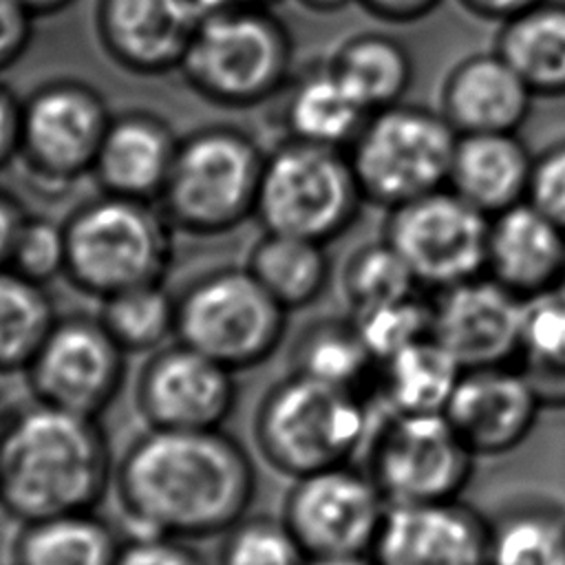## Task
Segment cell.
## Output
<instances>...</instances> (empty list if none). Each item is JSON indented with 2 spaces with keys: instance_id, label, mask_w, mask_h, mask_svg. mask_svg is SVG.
Returning a JSON list of instances; mask_svg holds the SVG:
<instances>
[{
  "instance_id": "obj_1",
  "label": "cell",
  "mask_w": 565,
  "mask_h": 565,
  "mask_svg": "<svg viewBox=\"0 0 565 565\" xmlns=\"http://www.w3.org/2000/svg\"><path fill=\"white\" fill-rule=\"evenodd\" d=\"M113 490L132 534L223 536L258 490L247 448L223 428H146L115 463Z\"/></svg>"
},
{
  "instance_id": "obj_2",
  "label": "cell",
  "mask_w": 565,
  "mask_h": 565,
  "mask_svg": "<svg viewBox=\"0 0 565 565\" xmlns=\"http://www.w3.org/2000/svg\"><path fill=\"white\" fill-rule=\"evenodd\" d=\"M99 417L33 399L9 411L0 441V508L18 523L95 510L115 481Z\"/></svg>"
},
{
  "instance_id": "obj_3",
  "label": "cell",
  "mask_w": 565,
  "mask_h": 565,
  "mask_svg": "<svg viewBox=\"0 0 565 565\" xmlns=\"http://www.w3.org/2000/svg\"><path fill=\"white\" fill-rule=\"evenodd\" d=\"M366 393L289 371L260 397L254 413V444L280 475H302L349 463L373 430Z\"/></svg>"
},
{
  "instance_id": "obj_4",
  "label": "cell",
  "mask_w": 565,
  "mask_h": 565,
  "mask_svg": "<svg viewBox=\"0 0 565 565\" xmlns=\"http://www.w3.org/2000/svg\"><path fill=\"white\" fill-rule=\"evenodd\" d=\"M179 73L221 108H252L280 97L294 77V40L267 7L203 13Z\"/></svg>"
},
{
  "instance_id": "obj_5",
  "label": "cell",
  "mask_w": 565,
  "mask_h": 565,
  "mask_svg": "<svg viewBox=\"0 0 565 565\" xmlns=\"http://www.w3.org/2000/svg\"><path fill=\"white\" fill-rule=\"evenodd\" d=\"M66 278L97 300L159 282L174 260L177 230L150 201L99 192L64 221Z\"/></svg>"
},
{
  "instance_id": "obj_6",
  "label": "cell",
  "mask_w": 565,
  "mask_h": 565,
  "mask_svg": "<svg viewBox=\"0 0 565 565\" xmlns=\"http://www.w3.org/2000/svg\"><path fill=\"white\" fill-rule=\"evenodd\" d=\"M267 150L247 130L207 124L179 139L157 201L177 232L221 236L254 218Z\"/></svg>"
},
{
  "instance_id": "obj_7",
  "label": "cell",
  "mask_w": 565,
  "mask_h": 565,
  "mask_svg": "<svg viewBox=\"0 0 565 565\" xmlns=\"http://www.w3.org/2000/svg\"><path fill=\"white\" fill-rule=\"evenodd\" d=\"M364 203L344 150L282 139L267 150L254 218L263 232L327 245L355 223Z\"/></svg>"
},
{
  "instance_id": "obj_8",
  "label": "cell",
  "mask_w": 565,
  "mask_h": 565,
  "mask_svg": "<svg viewBox=\"0 0 565 565\" xmlns=\"http://www.w3.org/2000/svg\"><path fill=\"white\" fill-rule=\"evenodd\" d=\"M287 318L289 311L245 265L218 267L177 294L174 340L241 373L278 351Z\"/></svg>"
},
{
  "instance_id": "obj_9",
  "label": "cell",
  "mask_w": 565,
  "mask_h": 565,
  "mask_svg": "<svg viewBox=\"0 0 565 565\" xmlns=\"http://www.w3.org/2000/svg\"><path fill=\"white\" fill-rule=\"evenodd\" d=\"M455 141L439 110L399 102L373 110L344 152L364 201L388 212L446 188Z\"/></svg>"
},
{
  "instance_id": "obj_10",
  "label": "cell",
  "mask_w": 565,
  "mask_h": 565,
  "mask_svg": "<svg viewBox=\"0 0 565 565\" xmlns=\"http://www.w3.org/2000/svg\"><path fill=\"white\" fill-rule=\"evenodd\" d=\"M364 450L388 505L459 499L477 461L444 413H380Z\"/></svg>"
},
{
  "instance_id": "obj_11",
  "label": "cell",
  "mask_w": 565,
  "mask_h": 565,
  "mask_svg": "<svg viewBox=\"0 0 565 565\" xmlns=\"http://www.w3.org/2000/svg\"><path fill=\"white\" fill-rule=\"evenodd\" d=\"M113 119L106 97L79 77H53L22 97L18 161L31 183L46 192H66L93 172L106 128Z\"/></svg>"
},
{
  "instance_id": "obj_12",
  "label": "cell",
  "mask_w": 565,
  "mask_h": 565,
  "mask_svg": "<svg viewBox=\"0 0 565 565\" xmlns=\"http://www.w3.org/2000/svg\"><path fill=\"white\" fill-rule=\"evenodd\" d=\"M490 218L450 188L386 212L382 238L404 258L419 289L439 291L486 274Z\"/></svg>"
},
{
  "instance_id": "obj_13",
  "label": "cell",
  "mask_w": 565,
  "mask_h": 565,
  "mask_svg": "<svg viewBox=\"0 0 565 565\" xmlns=\"http://www.w3.org/2000/svg\"><path fill=\"white\" fill-rule=\"evenodd\" d=\"M386 510L371 475L349 461L294 479L280 516L309 558H369Z\"/></svg>"
},
{
  "instance_id": "obj_14",
  "label": "cell",
  "mask_w": 565,
  "mask_h": 565,
  "mask_svg": "<svg viewBox=\"0 0 565 565\" xmlns=\"http://www.w3.org/2000/svg\"><path fill=\"white\" fill-rule=\"evenodd\" d=\"M126 355L97 313L57 316L24 377L33 399L102 417L126 382Z\"/></svg>"
},
{
  "instance_id": "obj_15",
  "label": "cell",
  "mask_w": 565,
  "mask_h": 565,
  "mask_svg": "<svg viewBox=\"0 0 565 565\" xmlns=\"http://www.w3.org/2000/svg\"><path fill=\"white\" fill-rule=\"evenodd\" d=\"M236 402V373L179 340L152 351L135 384V404L148 428L216 430Z\"/></svg>"
},
{
  "instance_id": "obj_16",
  "label": "cell",
  "mask_w": 565,
  "mask_h": 565,
  "mask_svg": "<svg viewBox=\"0 0 565 565\" xmlns=\"http://www.w3.org/2000/svg\"><path fill=\"white\" fill-rule=\"evenodd\" d=\"M433 302V338L466 369L512 364L525 300L488 274L439 289Z\"/></svg>"
},
{
  "instance_id": "obj_17",
  "label": "cell",
  "mask_w": 565,
  "mask_h": 565,
  "mask_svg": "<svg viewBox=\"0 0 565 565\" xmlns=\"http://www.w3.org/2000/svg\"><path fill=\"white\" fill-rule=\"evenodd\" d=\"M490 523L461 499L388 505L371 565H490Z\"/></svg>"
},
{
  "instance_id": "obj_18",
  "label": "cell",
  "mask_w": 565,
  "mask_h": 565,
  "mask_svg": "<svg viewBox=\"0 0 565 565\" xmlns=\"http://www.w3.org/2000/svg\"><path fill=\"white\" fill-rule=\"evenodd\" d=\"M201 18L194 0H97L93 22L113 64L154 77L179 71Z\"/></svg>"
},
{
  "instance_id": "obj_19",
  "label": "cell",
  "mask_w": 565,
  "mask_h": 565,
  "mask_svg": "<svg viewBox=\"0 0 565 565\" xmlns=\"http://www.w3.org/2000/svg\"><path fill=\"white\" fill-rule=\"evenodd\" d=\"M543 404L514 364L461 371L444 415L477 457L519 448L536 426Z\"/></svg>"
},
{
  "instance_id": "obj_20",
  "label": "cell",
  "mask_w": 565,
  "mask_h": 565,
  "mask_svg": "<svg viewBox=\"0 0 565 565\" xmlns=\"http://www.w3.org/2000/svg\"><path fill=\"white\" fill-rule=\"evenodd\" d=\"M179 139L170 121L159 113L146 108L113 113L90 177L99 192L157 203Z\"/></svg>"
},
{
  "instance_id": "obj_21",
  "label": "cell",
  "mask_w": 565,
  "mask_h": 565,
  "mask_svg": "<svg viewBox=\"0 0 565 565\" xmlns=\"http://www.w3.org/2000/svg\"><path fill=\"white\" fill-rule=\"evenodd\" d=\"M565 271V232L523 201L488 225L486 274L530 302L558 289Z\"/></svg>"
},
{
  "instance_id": "obj_22",
  "label": "cell",
  "mask_w": 565,
  "mask_h": 565,
  "mask_svg": "<svg viewBox=\"0 0 565 565\" xmlns=\"http://www.w3.org/2000/svg\"><path fill=\"white\" fill-rule=\"evenodd\" d=\"M536 95L492 49L459 60L439 88V113L457 135L519 132Z\"/></svg>"
},
{
  "instance_id": "obj_23",
  "label": "cell",
  "mask_w": 565,
  "mask_h": 565,
  "mask_svg": "<svg viewBox=\"0 0 565 565\" xmlns=\"http://www.w3.org/2000/svg\"><path fill=\"white\" fill-rule=\"evenodd\" d=\"M534 157L519 132L457 135L446 188L492 218L527 201Z\"/></svg>"
},
{
  "instance_id": "obj_24",
  "label": "cell",
  "mask_w": 565,
  "mask_h": 565,
  "mask_svg": "<svg viewBox=\"0 0 565 565\" xmlns=\"http://www.w3.org/2000/svg\"><path fill=\"white\" fill-rule=\"evenodd\" d=\"M280 97L285 139L327 148L347 150L371 115L347 90L327 62L313 64L300 75L294 73Z\"/></svg>"
},
{
  "instance_id": "obj_25",
  "label": "cell",
  "mask_w": 565,
  "mask_h": 565,
  "mask_svg": "<svg viewBox=\"0 0 565 565\" xmlns=\"http://www.w3.org/2000/svg\"><path fill=\"white\" fill-rule=\"evenodd\" d=\"M494 51L536 97H565V0H541L499 22Z\"/></svg>"
},
{
  "instance_id": "obj_26",
  "label": "cell",
  "mask_w": 565,
  "mask_h": 565,
  "mask_svg": "<svg viewBox=\"0 0 565 565\" xmlns=\"http://www.w3.org/2000/svg\"><path fill=\"white\" fill-rule=\"evenodd\" d=\"M327 64L366 113L404 102L415 79L408 44L384 31L349 35Z\"/></svg>"
},
{
  "instance_id": "obj_27",
  "label": "cell",
  "mask_w": 565,
  "mask_h": 565,
  "mask_svg": "<svg viewBox=\"0 0 565 565\" xmlns=\"http://www.w3.org/2000/svg\"><path fill=\"white\" fill-rule=\"evenodd\" d=\"M461 371L459 362L428 335L382 360L373 388L382 413H444Z\"/></svg>"
},
{
  "instance_id": "obj_28",
  "label": "cell",
  "mask_w": 565,
  "mask_h": 565,
  "mask_svg": "<svg viewBox=\"0 0 565 565\" xmlns=\"http://www.w3.org/2000/svg\"><path fill=\"white\" fill-rule=\"evenodd\" d=\"M121 539L95 510L20 523L13 565H115Z\"/></svg>"
},
{
  "instance_id": "obj_29",
  "label": "cell",
  "mask_w": 565,
  "mask_h": 565,
  "mask_svg": "<svg viewBox=\"0 0 565 565\" xmlns=\"http://www.w3.org/2000/svg\"><path fill=\"white\" fill-rule=\"evenodd\" d=\"M245 267L289 313L320 300L331 280L327 245L274 232L260 234Z\"/></svg>"
},
{
  "instance_id": "obj_30",
  "label": "cell",
  "mask_w": 565,
  "mask_h": 565,
  "mask_svg": "<svg viewBox=\"0 0 565 565\" xmlns=\"http://www.w3.org/2000/svg\"><path fill=\"white\" fill-rule=\"evenodd\" d=\"M291 371L327 384L366 393L377 360L349 318H322L305 327L291 349Z\"/></svg>"
},
{
  "instance_id": "obj_31",
  "label": "cell",
  "mask_w": 565,
  "mask_h": 565,
  "mask_svg": "<svg viewBox=\"0 0 565 565\" xmlns=\"http://www.w3.org/2000/svg\"><path fill=\"white\" fill-rule=\"evenodd\" d=\"M512 364L532 384L543 406L565 408V296L561 291L525 305Z\"/></svg>"
},
{
  "instance_id": "obj_32",
  "label": "cell",
  "mask_w": 565,
  "mask_h": 565,
  "mask_svg": "<svg viewBox=\"0 0 565 565\" xmlns=\"http://www.w3.org/2000/svg\"><path fill=\"white\" fill-rule=\"evenodd\" d=\"M490 523V565H565V510L525 501L501 510Z\"/></svg>"
},
{
  "instance_id": "obj_33",
  "label": "cell",
  "mask_w": 565,
  "mask_h": 565,
  "mask_svg": "<svg viewBox=\"0 0 565 565\" xmlns=\"http://www.w3.org/2000/svg\"><path fill=\"white\" fill-rule=\"evenodd\" d=\"M57 316L44 285L0 269V375L26 373Z\"/></svg>"
},
{
  "instance_id": "obj_34",
  "label": "cell",
  "mask_w": 565,
  "mask_h": 565,
  "mask_svg": "<svg viewBox=\"0 0 565 565\" xmlns=\"http://www.w3.org/2000/svg\"><path fill=\"white\" fill-rule=\"evenodd\" d=\"M99 322L126 353H152L177 329V294L163 280L137 285L99 300Z\"/></svg>"
},
{
  "instance_id": "obj_35",
  "label": "cell",
  "mask_w": 565,
  "mask_h": 565,
  "mask_svg": "<svg viewBox=\"0 0 565 565\" xmlns=\"http://www.w3.org/2000/svg\"><path fill=\"white\" fill-rule=\"evenodd\" d=\"M340 287L351 313L422 291L404 258L384 238L351 252L340 274Z\"/></svg>"
},
{
  "instance_id": "obj_36",
  "label": "cell",
  "mask_w": 565,
  "mask_h": 565,
  "mask_svg": "<svg viewBox=\"0 0 565 565\" xmlns=\"http://www.w3.org/2000/svg\"><path fill=\"white\" fill-rule=\"evenodd\" d=\"M309 556L282 516L245 514L225 534L218 565H307Z\"/></svg>"
},
{
  "instance_id": "obj_37",
  "label": "cell",
  "mask_w": 565,
  "mask_h": 565,
  "mask_svg": "<svg viewBox=\"0 0 565 565\" xmlns=\"http://www.w3.org/2000/svg\"><path fill=\"white\" fill-rule=\"evenodd\" d=\"M364 344L377 360H386L395 351L433 335V302L422 291L351 313Z\"/></svg>"
},
{
  "instance_id": "obj_38",
  "label": "cell",
  "mask_w": 565,
  "mask_h": 565,
  "mask_svg": "<svg viewBox=\"0 0 565 565\" xmlns=\"http://www.w3.org/2000/svg\"><path fill=\"white\" fill-rule=\"evenodd\" d=\"M7 267L44 287L51 280L64 276L66 274L64 223H57L46 214L26 212L15 234Z\"/></svg>"
},
{
  "instance_id": "obj_39",
  "label": "cell",
  "mask_w": 565,
  "mask_h": 565,
  "mask_svg": "<svg viewBox=\"0 0 565 565\" xmlns=\"http://www.w3.org/2000/svg\"><path fill=\"white\" fill-rule=\"evenodd\" d=\"M527 201L565 232V137L534 157Z\"/></svg>"
},
{
  "instance_id": "obj_40",
  "label": "cell",
  "mask_w": 565,
  "mask_h": 565,
  "mask_svg": "<svg viewBox=\"0 0 565 565\" xmlns=\"http://www.w3.org/2000/svg\"><path fill=\"white\" fill-rule=\"evenodd\" d=\"M115 565H207L203 554L183 539L130 534L121 541Z\"/></svg>"
},
{
  "instance_id": "obj_41",
  "label": "cell",
  "mask_w": 565,
  "mask_h": 565,
  "mask_svg": "<svg viewBox=\"0 0 565 565\" xmlns=\"http://www.w3.org/2000/svg\"><path fill=\"white\" fill-rule=\"evenodd\" d=\"M33 35L35 18L18 0H0V73L22 60Z\"/></svg>"
},
{
  "instance_id": "obj_42",
  "label": "cell",
  "mask_w": 565,
  "mask_h": 565,
  "mask_svg": "<svg viewBox=\"0 0 565 565\" xmlns=\"http://www.w3.org/2000/svg\"><path fill=\"white\" fill-rule=\"evenodd\" d=\"M444 0H358V4L380 22L411 24L428 18Z\"/></svg>"
},
{
  "instance_id": "obj_43",
  "label": "cell",
  "mask_w": 565,
  "mask_h": 565,
  "mask_svg": "<svg viewBox=\"0 0 565 565\" xmlns=\"http://www.w3.org/2000/svg\"><path fill=\"white\" fill-rule=\"evenodd\" d=\"M22 97L0 82V172L18 161Z\"/></svg>"
},
{
  "instance_id": "obj_44",
  "label": "cell",
  "mask_w": 565,
  "mask_h": 565,
  "mask_svg": "<svg viewBox=\"0 0 565 565\" xmlns=\"http://www.w3.org/2000/svg\"><path fill=\"white\" fill-rule=\"evenodd\" d=\"M24 216L26 210L20 203V199L11 190L0 185V269L9 265L11 247Z\"/></svg>"
},
{
  "instance_id": "obj_45",
  "label": "cell",
  "mask_w": 565,
  "mask_h": 565,
  "mask_svg": "<svg viewBox=\"0 0 565 565\" xmlns=\"http://www.w3.org/2000/svg\"><path fill=\"white\" fill-rule=\"evenodd\" d=\"M463 9L481 20L503 22L541 0H459Z\"/></svg>"
},
{
  "instance_id": "obj_46",
  "label": "cell",
  "mask_w": 565,
  "mask_h": 565,
  "mask_svg": "<svg viewBox=\"0 0 565 565\" xmlns=\"http://www.w3.org/2000/svg\"><path fill=\"white\" fill-rule=\"evenodd\" d=\"M35 20L57 15L64 9H68L75 0H18Z\"/></svg>"
},
{
  "instance_id": "obj_47",
  "label": "cell",
  "mask_w": 565,
  "mask_h": 565,
  "mask_svg": "<svg viewBox=\"0 0 565 565\" xmlns=\"http://www.w3.org/2000/svg\"><path fill=\"white\" fill-rule=\"evenodd\" d=\"M203 13L221 9H245V7H267L271 9L278 0H194Z\"/></svg>"
},
{
  "instance_id": "obj_48",
  "label": "cell",
  "mask_w": 565,
  "mask_h": 565,
  "mask_svg": "<svg viewBox=\"0 0 565 565\" xmlns=\"http://www.w3.org/2000/svg\"><path fill=\"white\" fill-rule=\"evenodd\" d=\"M294 2L300 4L302 9L311 11V13L331 15V13L344 11L349 4H353V2H358V0H294Z\"/></svg>"
},
{
  "instance_id": "obj_49",
  "label": "cell",
  "mask_w": 565,
  "mask_h": 565,
  "mask_svg": "<svg viewBox=\"0 0 565 565\" xmlns=\"http://www.w3.org/2000/svg\"><path fill=\"white\" fill-rule=\"evenodd\" d=\"M307 565H371L369 558H309Z\"/></svg>"
},
{
  "instance_id": "obj_50",
  "label": "cell",
  "mask_w": 565,
  "mask_h": 565,
  "mask_svg": "<svg viewBox=\"0 0 565 565\" xmlns=\"http://www.w3.org/2000/svg\"><path fill=\"white\" fill-rule=\"evenodd\" d=\"M7 417H9V411H7V408H2V404H0V441H2L4 426H7Z\"/></svg>"
},
{
  "instance_id": "obj_51",
  "label": "cell",
  "mask_w": 565,
  "mask_h": 565,
  "mask_svg": "<svg viewBox=\"0 0 565 565\" xmlns=\"http://www.w3.org/2000/svg\"><path fill=\"white\" fill-rule=\"evenodd\" d=\"M556 291H561L563 296H565V271H563V278H561V285H558V289Z\"/></svg>"
}]
</instances>
